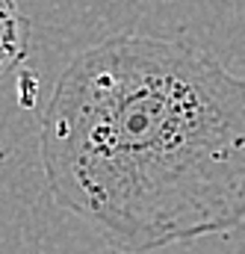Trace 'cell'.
Here are the masks:
<instances>
[{"mask_svg": "<svg viewBox=\"0 0 245 254\" xmlns=\"http://www.w3.org/2000/svg\"><path fill=\"white\" fill-rule=\"evenodd\" d=\"M45 181L116 252L245 222V80L207 51L122 33L77 54L42 116Z\"/></svg>", "mask_w": 245, "mask_h": 254, "instance_id": "obj_1", "label": "cell"}, {"mask_svg": "<svg viewBox=\"0 0 245 254\" xmlns=\"http://www.w3.org/2000/svg\"><path fill=\"white\" fill-rule=\"evenodd\" d=\"M27 57V21L15 0H0V77Z\"/></svg>", "mask_w": 245, "mask_h": 254, "instance_id": "obj_2", "label": "cell"}]
</instances>
